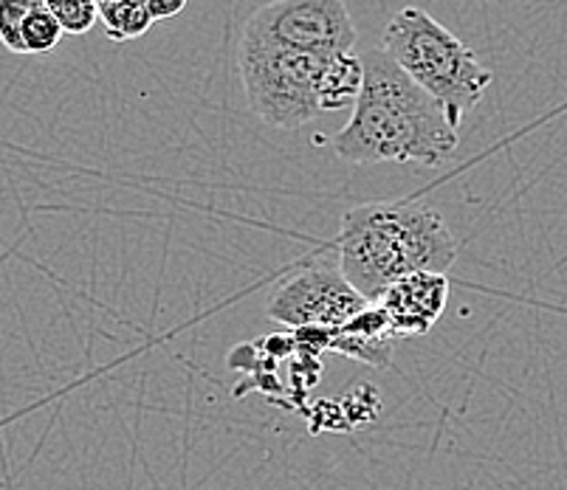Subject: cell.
<instances>
[{"instance_id":"6da1fadb","label":"cell","mask_w":567,"mask_h":490,"mask_svg":"<svg viewBox=\"0 0 567 490\" xmlns=\"http://www.w3.org/2000/svg\"><path fill=\"white\" fill-rule=\"evenodd\" d=\"M333 153L350 164L441 167L461 147L443 107L381 49L362 56V87L350 122L333 136Z\"/></svg>"},{"instance_id":"7a4b0ae2","label":"cell","mask_w":567,"mask_h":490,"mask_svg":"<svg viewBox=\"0 0 567 490\" xmlns=\"http://www.w3.org/2000/svg\"><path fill=\"white\" fill-rule=\"evenodd\" d=\"M339 271L364 302L410 273H446L457 242L446 220L421 200L353 206L339 226Z\"/></svg>"},{"instance_id":"3957f363","label":"cell","mask_w":567,"mask_h":490,"mask_svg":"<svg viewBox=\"0 0 567 490\" xmlns=\"http://www.w3.org/2000/svg\"><path fill=\"white\" fill-rule=\"evenodd\" d=\"M381 51L443 107L452 127L461 125L494 80L477 54L421 7L395 12L381 34Z\"/></svg>"},{"instance_id":"277c9868","label":"cell","mask_w":567,"mask_h":490,"mask_svg":"<svg viewBox=\"0 0 567 490\" xmlns=\"http://www.w3.org/2000/svg\"><path fill=\"white\" fill-rule=\"evenodd\" d=\"M328 54H300L244 34L237 45V71L246 102L271 127L297 131L319 116L317 82Z\"/></svg>"},{"instance_id":"5b68a950","label":"cell","mask_w":567,"mask_h":490,"mask_svg":"<svg viewBox=\"0 0 567 490\" xmlns=\"http://www.w3.org/2000/svg\"><path fill=\"white\" fill-rule=\"evenodd\" d=\"M244 34L300 54H344L359 38L344 0H271L246 20Z\"/></svg>"},{"instance_id":"8992f818","label":"cell","mask_w":567,"mask_h":490,"mask_svg":"<svg viewBox=\"0 0 567 490\" xmlns=\"http://www.w3.org/2000/svg\"><path fill=\"white\" fill-rule=\"evenodd\" d=\"M368 304L350 288L339 265L311 262L277 288L268 304V316L291 330H339Z\"/></svg>"},{"instance_id":"52a82bcc","label":"cell","mask_w":567,"mask_h":490,"mask_svg":"<svg viewBox=\"0 0 567 490\" xmlns=\"http://www.w3.org/2000/svg\"><path fill=\"white\" fill-rule=\"evenodd\" d=\"M446 302H450L446 273H410L386 288L375 299V307L386 316L395 338H406V335L430 333Z\"/></svg>"},{"instance_id":"ba28073f","label":"cell","mask_w":567,"mask_h":490,"mask_svg":"<svg viewBox=\"0 0 567 490\" xmlns=\"http://www.w3.org/2000/svg\"><path fill=\"white\" fill-rule=\"evenodd\" d=\"M395 342H399V338H395V333L390 330V322H386L384 313H381L375 304H368V307H364L362 313H355L348 324L333 330L328 350H331V353L348 355V358L362 361V364L386 369V366L393 364Z\"/></svg>"},{"instance_id":"9c48e42d","label":"cell","mask_w":567,"mask_h":490,"mask_svg":"<svg viewBox=\"0 0 567 490\" xmlns=\"http://www.w3.org/2000/svg\"><path fill=\"white\" fill-rule=\"evenodd\" d=\"M359 87H362V56L353 54V51H344V54H328L324 56L322 71H319V82H317L319 113L353 107Z\"/></svg>"},{"instance_id":"30bf717a","label":"cell","mask_w":567,"mask_h":490,"mask_svg":"<svg viewBox=\"0 0 567 490\" xmlns=\"http://www.w3.org/2000/svg\"><path fill=\"white\" fill-rule=\"evenodd\" d=\"M100 20L105 25L107 40H116V43L144 38L153 25L144 0H113V3H105V7H100Z\"/></svg>"},{"instance_id":"8fae6325","label":"cell","mask_w":567,"mask_h":490,"mask_svg":"<svg viewBox=\"0 0 567 490\" xmlns=\"http://www.w3.org/2000/svg\"><path fill=\"white\" fill-rule=\"evenodd\" d=\"M60 40H63V32H60V25L54 23V18L45 12L43 3H38L32 12L25 14L23 25H20V45H23V54L45 56L60 45Z\"/></svg>"},{"instance_id":"7c38bea8","label":"cell","mask_w":567,"mask_h":490,"mask_svg":"<svg viewBox=\"0 0 567 490\" xmlns=\"http://www.w3.org/2000/svg\"><path fill=\"white\" fill-rule=\"evenodd\" d=\"M45 12L54 18L63 34H87L100 20V7L94 0H40Z\"/></svg>"},{"instance_id":"4fadbf2b","label":"cell","mask_w":567,"mask_h":490,"mask_svg":"<svg viewBox=\"0 0 567 490\" xmlns=\"http://www.w3.org/2000/svg\"><path fill=\"white\" fill-rule=\"evenodd\" d=\"M40 0H0V43L3 49L23 54L20 45V25H23L25 14L38 7Z\"/></svg>"},{"instance_id":"5bb4252c","label":"cell","mask_w":567,"mask_h":490,"mask_svg":"<svg viewBox=\"0 0 567 490\" xmlns=\"http://www.w3.org/2000/svg\"><path fill=\"white\" fill-rule=\"evenodd\" d=\"M189 0H144V7L151 12L153 23L156 20H169V18H178V14L187 9Z\"/></svg>"},{"instance_id":"9a60e30c","label":"cell","mask_w":567,"mask_h":490,"mask_svg":"<svg viewBox=\"0 0 567 490\" xmlns=\"http://www.w3.org/2000/svg\"><path fill=\"white\" fill-rule=\"evenodd\" d=\"M96 7H105V3H113V0H94Z\"/></svg>"}]
</instances>
